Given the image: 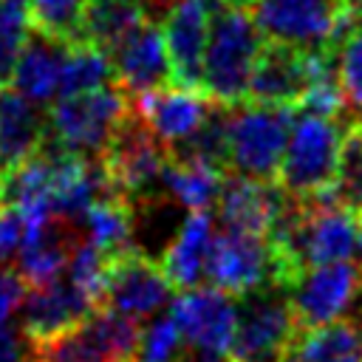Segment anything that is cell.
<instances>
[{"label": "cell", "mask_w": 362, "mask_h": 362, "mask_svg": "<svg viewBox=\"0 0 362 362\" xmlns=\"http://www.w3.org/2000/svg\"><path fill=\"white\" fill-rule=\"evenodd\" d=\"M28 339L8 322L0 325V362H28Z\"/></svg>", "instance_id": "obj_35"}, {"label": "cell", "mask_w": 362, "mask_h": 362, "mask_svg": "<svg viewBox=\"0 0 362 362\" xmlns=\"http://www.w3.org/2000/svg\"><path fill=\"white\" fill-rule=\"evenodd\" d=\"M150 17V0H85L74 42H88L113 54V48Z\"/></svg>", "instance_id": "obj_22"}, {"label": "cell", "mask_w": 362, "mask_h": 362, "mask_svg": "<svg viewBox=\"0 0 362 362\" xmlns=\"http://www.w3.org/2000/svg\"><path fill=\"white\" fill-rule=\"evenodd\" d=\"M218 0H173L161 14L170 54V85L201 90V65Z\"/></svg>", "instance_id": "obj_12"}, {"label": "cell", "mask_w": 362, "mask_h": 362, "mask_svg": "<svg viewBox=\"0 0 362 362\" xmlns=\"http://www.w3.org/2000/svg\"><path fill=\"white\" fill-rule=\"evenodd\" d=\"M173 283L161 266V260L147 257L136 246L110 255L107 263V286H105V305L144 320L164 308L173 297Z\"/></svg>", "instance_id": "obj_10"}, {"label": "cell", "mask_w": 362, "mask_h": 362, "mask_svg": "<svg viewBox=\"0 0 362 362\" xmlns=\"http://www.w3.org/2000/svg\"><path fill=\"white\" fill-rule=\"evenodd\" d=\"M99 158L105 164L110 189L130 198L136 206L156 201L158 189H164L161 175L170 158L167 144L150 130L133 105L110 133Z\"/></svg>", "instance_id": "obj_2"}, {"label": "cell", "mask_w": 362, "mask_h": 362, "mask_svg": "<svg viewBox=\"0 0 362 362\" xmlns=\"http://www.w3.org/2000/svg\"><path fill=\"white\" fill-rule=\"evenodd\" d=\"M314 79V51H303L286 42L266 40L257 65L249 79L243 102L297 107Z\"/></svg>", "instance_id": "obj_14"}, {"label": "cell", "mask_w": 362, "mask_h": 362, "mask_svg": "<svg viewBox=\"0 0 362 362\" xmlns=\"http://www.w3.org/2000/svg\"><path fill=\"white\" fill-rule=\"evenodd\" d=\"M184 334L173 317H158L147 328H141L133 359L136 362H181L184 356Z\"/></svg>", "instance_id": "obj_31"}, {"label": "cell", "mask_w": 362, "mask_h": 362, "mask_svg": "<svg viewBox=\"0 0 362 362\" xmlns=\"http://www.w3.org/2000/svg\"><path fill=\"white\" fill-rule=\"evenodd\" d=\"M130 105L167 147L189 139L212 110V99L204 90H189L170 82L130 96Z\"/></svg>", "instance_id": "obj_18"}, {"label": "cell", "mask_w": 362, "mask_h": 362, "mask_svg": "<svg viewBox=\"0 0 362 362\" xmlns=\"http://www.w3.org/2000/svg\"><path fill=\"white\" fill-rule=\"evenodd\" d=\"M113 79L130 96L161 88L170 82V54L161 31V20L150 17L133 34H127L110 54Z\"/></svg>", "instance_id": "obj_17"}, {"label": "cell", "mask_w": 362, "mask_h": 362, "mask_svg": "<svg viewBox=\"0 0 362 362\" xmlns=\"http://www.w3.org/2000/svg\"><path fill=\"white\" fill-rule=\"evenodd\" d=\"M99 305L68 277H59L48 286L28 288L20 305V331L28 345L45 342L76 322H82Z\"/></svg>", "instance_id": "obj_16"}, {"label": "cell", "mask_w": 362, "mask_h": 362, "mask_svg": "<svg viewBox=\"0 0 362 362\" xmlns=\"http://www.w3.org/2000/svg\"><path fill=\"white\" fill-rule=\"evenodd\" d=\"M68 45L51 37H42L31 31L28 42L23 45L17 65L11 71L8 88L23 93L25 99L45 105L59 93V74H62V59H65Z\"/></svg>", "instance_id": "obj_23"}, {"label": "cell", "mask_w": 362, "mask_h": 362, "mask_svg": "<svg viewBox=\"0 0 362 362\" xmlns=\"http://www.w3.org/2000/svg\"><path fill=\"white\" fill-rule=\"evenodd\" d=\"M362 294V263L337 260L311 266L288 288V305L297 328L337 322Z\"/></svg>", "instance_id": "obj_9"}, {"label": "cell", "mask_w": 362, "mask_h": 362, "mask_svg": "<svg viewBox=\"0 0 362 362\" xmlns=\"http://www.w3.org/2000/svg\"><path fill=\"white\" fill-rule=\"evenodd\" d=\"M223 175L226 173H221L215 167H206V164H198V161L167 158L161 184H164V192L173 195L187 209H209L218 201Z\"/></svg>", "instance_id": "obj_26"}, {"label": "cell", "mask_w": 362, "mask_h": 362, "mask_svg": "<svg viewBox=\"0 0 362 362\" xmlns=\"http://www.w3.org/2000/svg\"><path fill=\"white\" fill-rule=\"evenodd\" d=\"M181 362H235L229 354H221V351H204V348H189L184 351Z\"/></svg>", "instance_id": "obj_36"}, {"label": "cell", "mask_w": 362, "mask_h": 362, "mask_svg": "<svg viewBox=\"0 0 362 362\" xmlns=\"http://www.w3.org/2000/svg\"><path fill=\"white\" fill-rule=\"evenodd\" d=\"M238 314H240L238 297H232L215 286L184 288L170 305V317L181 328L189 348L221 351V354H229V348H232Z\"/></svg>", "instance_id": "obj_13"}, {"label": "cell", "mask_w": 362, "mask_h": 362, "mask_svg": "<svg viewBox=\"0 0 362 362\" xmlns=\"http://www.w3.org/2000/svg\"><path fill=\"white\" fill-rule=\"evenodd\" d=\"M334 192L345 206L356 212L362 209V119L356 116L345 124V133H342Z\"/></svg>", "instance_id": "obj_28"}, {"label": "cell", "mask_w": 362, "mask_h": 362, "mask_svg": "<svg viewBox=\"0 0 362 362\" xmlns=\"http://www.w3.org/2000/svg\"><path fill=\"white\" fill-rule=\"evenodd\" d=\"M283 288H260L240 297V314L229 356L235 362H280L297 334V322Z\"/></svg>", "instance_id": "obj_8"}, {"label": "cell", "mask_w": 362, "mask_h": 362, "mask_svg": "<svg viewBox=\"0 0 362 362\" xmlns=\"http://www.w3.org/2000/svg\"><path fill=\"white\" fill-rule=\"evenodd\" d=\"M206 277L215 288L246 297L260 288L272 286V257L269 243L260 235L223 229L212 238L209 255H206ZM274 288V286H272Z\"/></svg>", "instance_id": "obj_11"}, {"label": "cell", "mask_w": 362, "mask_h": 362, "mask_svg": "<svg viewBox=\"0 0 362 362\" xmlns=\"http://www.w3.org/2000/svg\"><path fill=\"white\" fill-rule=\"evenodd\" d=\"M354 119V116H351ZM351 119H331L320 113H300L277 173V184L288 198H311L334 187L339 144Z\"/></svg>", "instance_id": "obj_5"}, {"label": "cell", "mask_w": 362, "mask_h": 362, "mask_svg": "<svg viewBox=\"0 0 362 362\" xmlns=\"http://www.w3.org/2000/svg\"><path fill=\"white\" fill-rule=\"evenodd\" d=\"M0 88H3V85H0Z\"/></svg>", "instance_id": "obj_41"}, {"label": "cell", "mask_w": 362, "mask_h": 362, "mask_svg": "<svg viewBox=\"0 0 362 362\" xmlns=\"http://www.w3.org/2000/svg\"><path fill=\"white\" fill-rule=\"evenodd\" d=\"M337 76L351 113L362 110V25L351 28L337 54Z\"/></svg>", "instance_id": "obj_32"}, {"label": "cell", "mask_w": 362, "mask_h": 362, "mask_svg": "<svg viewBox=\"0 0 362 362\" xmlns=\"http://www.w3.org/2000/svg\"><path fill=\"white\" fill-rule=\"evenodd\" d=\"M280 362H362V334L348 320L297 328Z\"/></svg>", "instance_id": "obj_24"}, {"label": "cell", "mask_w": 362, "mask_h": 362, "mask_svg": "<svg viewBox=\"0 0 362 362\" xmlns=\"http://www.w3.org/2000/svg\"><path fill=\"white\" fill-rule=\"evenodd\" d=\"M76 246H79L76 223L51 215L45 223L25 229V240L17 255V274L28 288L48 286L65 274Z\"/></svg>", "instance_id": "obj_19"}, {"label": "cell", "mask_w": 362, "mask_h": 362, "mask_svg": "<svg viewBox=\"0 0 362 362\" xmlns=\"http://www.w3.org/2000/svg\"><path fill=\"white\" fill-rule=\"evenodd\" d=\"M107 82H116L110 54H105L102 48L88 45V42H71L65 51V59H62L59 96L90 90V88H99Z\"/></svg>", "instance_id": "obj_27"}, {"label": "cell", "mask_w": 362, "mask_h": 362, "mask_svg": "<svg viewBox=\"0 0 362 362\" xmlns=\"http://www.w3.org/2000/svg\"><path fill=\"white\" fill-rule=\"evenodd\" d=\"M218 218L223 229L249 232L266 238L274 221L283 215L288 195L277 181L249 178L238 173H226L218 192Z\"/></svg>", "instance_id": "obj_15"}, {"label": "cell", "mask_w": 362, "mask_h": 362, "mask_svg": "<svg viewBox=\"0 0 362 362\" xmlns=\"http://www.w3.org/2000/svg\"><path fill=\"white\" fill-rule=\"evenodd\" d=\"M45 133H48V119L40 113L37 102L3 85L0 88V178L3 181L42 147Z\"/></svg>", "instance_id": "obj_20"}, {"label": "cell", "mask_w": 362, "mask_h": 362, "mask_svg": "<svg viewBox=\"0 0 362 362\" xmlns=\"http://www.w3.org/2000/svg\"><path fill=\"white\" fill-rule=\"evenodd\" d=\"M3 204H6V181L0 178V206H3Z\"/></svg>", "instance_id": "obj_39"}, {"label": "cell", "mask_w": 362, "mask_h": 362, "mask_svg": "<svg viewBox=\"0 0 362 362\" xmlns=\"http://www.w3.org/2000/svg\"><path fill=\"white\" fill-rule=\"evenodd\" d=\"M28 286L23 283V277L8 269L6 263H0V325H6L11 320V314L23 305V297H25Z\"/></svg>", "instance_id": "obj_34"}, {"label": "cell", "mask_w": 362, "mask_h": 362, "mask_svg": "<svg viewBox=\"0 0 362 362\" xmlns=\"http://www.w3.org/2000/svg\"><path fill=\"white\" fill-rule=\"evenodd\" d=\"M297 107L286 105H232L229 113V173L277 181Z\"/></svg>", "instance_id": "obj_4"}, {"label": "cell", "mask_w": 362, "mask_h": 362, "mask_svg": "<svg viewBox=\"0 0 362 362\" xmlns=\"http://www.w3.org/2000/svg\"><path fill=\"white\" fill-rule=\"evenodd\" d=\"M215 238V221L209 209H189L175 238L161 255V266L175 288H192L206 274V255Z\"/></svg>", "instance_id": "obj_21"}, {"label": "cell", "mask_w": 362, "mask_h": 362, "mask_svg": "<svg viewBox=\"0 0 362 362\" xmlns=\"http://www.w3.org/2000/svg\"><path fill=\"white\" fill-rule=\"evenodd\" d=\"M221 3H226V6H238V8H252L255 0H221Z\"/></svg>", "instance_id": "obj_38"}, {"label": "cell", "mask_w": 362, "mask_h": 362, "mask_svg": "<svg viewBox=\"0 0 362 362\" xmlns=\"http://www.w3.org/2000/svg\"><path fill=\"white\" fill-rule=\"evenodd\" d=\"M345 14H348L351 28L362 25V0H345Z\"/></svg>", "instance_id": "obj_37"}, {"label": "cell", "mask_w": 362, "mask_h": 362, "mask_svg": "<svg viewBox=\"0 0 362 362\" xmlns=\"http://www.w3.org/2000/svg\"><path fill=\"white\" fill-rule=\"evenodd\" d=\"M25 240V218L14 204L0 206V263H8L20 255Z\"/></svg>", "instance_id": "obj_33"}, {"label": "cell", "mask_w": 362, "mask_h": 362, "mask_svg": "<svg viewBox=\"0 0 362 362\" xmlns=\"http://www.w3.org/2000/svg\"><path fill=\"white\" fill-rule=\"evenodd\" d=\"M31 25L37 34L71 45L76 40V23L85 0H28Z\"/></svg>", "instance_id": "obj_30"}, {"label": "cell", "mask_w": 362, "mask_h": 362, "mask_svg": "<svg viewBox=\"0 0 362 362\" xmlns=\"http://www.w3.org/2000/svg\"><path fill=\"white\" fill-rule=\"evenodd\" d=\"M133 218H136V204L107 189L88 206L82 223L88 229L90 243H96L107 255H119L133 246Z\"/></svg>", "instance_id": "obj_25"}, {"label": "cell", "mask_w": 362, "mask_h": 362, "mask_svg": "<svg viewBox=\"0 0 362 362\" xmlns=\"http://www.w3.org/2000/svg\"><path fill=\"white\" fill-rule=\"evenodd\" d=\"M31 31L34 25L28 0H0V85H8L17 57Z\"/></svg>", "instance_id": "obj_29"}, {"label": "cell", "mask_w": 362, "mask_h": 362, "mask_svg": "<svg viewBox=\"0 0 362 362\" xmlns=\"http://www.w3.org/2000/svg\"><path fill=\"white\" fill-rule=\"evenodd\" d=\"M127 110H130V93L116 82L79 93H65L45 113L48 119L45 139L68 153L102 156L110 133L116 130V124Z\"/></svg>", "instance_id": "obj_3"}, {"label": "cell", "mask_w": 362, "mask_h": 362, "mask_svg": "<svg viewBox=\"0 0 362 362\" xmlns=\"http://www.w3.org/2000/svg\"><path fill=\"white\" fill-rule=\"evenodd\" d=\"M359 252H362V209H359Z\"/></svg>", "instance_id": "obj_40"}, {"label": "cell", "mask_w": 362, "mask_h": 362, "mask_svg": "<svg viewBox=\"0 0 362 362\" xmlns=\"http://www.w3.org/2000/svg\"><path fill=\"white\" fill-rule=\"evenodd\" d=\"M139 320L99 305L74 328L31 345V362H122L139 342Z\"/></svg>", "instance_id": "obj_7"}, {"label": "cell", "mask_w": 362, "mask_h": 362, "mask_svg": "<svg viewBox=\"0 0 362 362\" xmlns=\"http://www.w3.org/2000/svg\"><path fill=\"white\" fill-rule=\"evenodd\" d=\"M252 17L266 40L303 51L337 48L351 31L345 0H255Z\"/></svg>", "instance_id": "obj_6"}, {"label": "cell", "mask_w": 362, "mask_h": 362, "mask_svg": "<svg viewBox=\"0 0 362 362\" xmlns=\"http://www.w3.org/2000/svg\"><path fill=\"white\" fill-rule=\"evenodd\" d=\"M266 45V34L249 8L215 3L209 40L201 65V90L221 105H240L249 90L252 71Z\"/></svg>", "instance_id": "obj_1"}]
</instances>
